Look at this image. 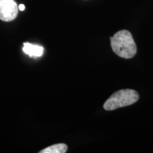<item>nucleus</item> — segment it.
I'll return each instance as SVG.
<instances>
[{"instance_id":"nucleus-2","label":"nucleus","mask_w":153,"mask_h":153,"mask_svg":"<svg viewBox=\"0 0 153 153\" xmlns=\"http://www.w3.org/2000/svg\"><path fill=\"white\" fill-rule=\"evenodd\" d=\"M139 95L133 89H126L119 90L113 94L104 104L106 111H112L121 107L130 106L138 100Z\"/></svg>"},{"instance_id":"nucleus-3","label":"nucleus","mask_w":153,"mask_h":153,"mask_svg":"<svg viewBox=\"0 0 153 153\" xmlns=\"http://www.w3.org/2000/svg\"><path fill=\"white\" fill-rule=\"evenodd\" d=\"M19 7L14 0H0V20L11 22L18 15Z\"/></svg>"},{"instance_id":"nucleus-5","label":"nucleus","mask_w":153,"mask_h":153,"mask_svg":"<svg viewBox=\"0 0 153 153\" xmlns=\"http://www.w3.org/2000/svg\"><path fill=\"white\" fill-rule=\"evenodd\" d=\"M68 150V146L64 143L53 145L44 150L40 151V153H65Z\"/></svg>"},{"instance_id":"nucleus-1","label":"nucleus","mask_w":153,"mask_h":153,"mask_svg":"<svg viewBox=\"0 0 153 153\" xmlns=\"http://www.w3.org/2000/svg\"><path fill=\"white\" fill-rule=\"evenodd\" d=\"M111 45L113 51L123 58L131 59L137 53L136 44L131 32L127 30H119L111 38Z\"/></svg>"},{"instance_id":"nucleus-6","label":"nucleus","mask_w":153,"mask_h":153,"mask_svg":"<svg viewBox=\"0 0 153 153\" xmlns=\"http://www.w3.org/2000/svg\"><path fill=\"white\" fill-rule=\"evenodd\" d=\"M19 9L21 11H24L25 9V6L24 4H20L19 6Z\"/></svg>"},{"instance_id":"nucleus-4","label":"nucleus","mask_w":153,"mask_h":153,"mask_svg":"<svg viewBox=\"0 0 153 153\" xmlns=\"http://www.w3.org/2000/svg\"><path fill=\"white\" fill-rule=\"evenodd\" d=\"M23 51L30 57H41L43 53V48L29 43H24Z\"/></svg>"}]
</instances>
